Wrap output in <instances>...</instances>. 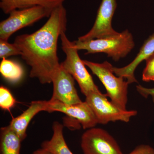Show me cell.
<instances>
[{
  "mask_svg": "<svg viewBox=\"0 0 154 154\" xmlns=\"http://www.w3.org/2000/svg\"><path fill=\"white\" fill-rule=\"evenodd\" d=\"M67 12L63 5L57 7L40 29L31 34L17 36L14 43L22 52V59L30 67V77L42 84L52 83L60 66L57 56V42L66 30Z\"/></svg>",
  "mask_w": 154,
  "mask_h": 154,
  "instance_id": "6da1fadb",
  "label": "cell"
},
{
  "mask_svg": "<svg viewBox=\"0 0 154 154\" xmlns=\"http://www.w3.org/2000/svg\"><path fill=\"white\" fill-rule=\"evenodd\" d=\"M72 42L78 50H85L86 54L104 53L116 62L125 57L135 45L132 34L128 30L105 38Z\"/></svg>",
  "mask_w": 154,
  "mask_h": 154,
  "instance_id": "7a4b0ae2",
  "label": "cell"
},
{
  "mask_svg": "<svg viewBox=\"0 0 154 154\" xmlns=\"http://www.w3.org/2000/svg\"><path fill=\"white\" fill-rule=\"evenodd\" d=\"M85 65L91 69L92 73L99 78L106 89L107 97L117 107L127 110L128 83L122 77L115 75L113 66L105 61L102 63H96L83 60Z\"/></svg>",
  "mask_w": 154,
  "mask_h": 154,
  "instance_id": "3957f363",
  "label": "cell"
},
{
  "mask_svg": "<svg viewBox=\"0 0 154 154\" xmlns=\"http://www.w3.org/2000/svg\"><path fill=\"white\" fill-rule=\"evenodd\" d=\"M60 38L62 48L66 54L65 60L60 63L61 66L76 81L81 92L85 96L93 92L100 93L83 60L80 57L79 50L75 47L72 42L69 40L66 32L61 33Z\"/></svg>",
  "mask_w": 154,
  "mask_h": 154,
  "instance_id": "277c9868",
  "label": "cell"
},
{
  "mask_svg": "<svg viewBox=\"0 0 154 154\" xmlns=\"http://www.w3.org/2000/svg\"><path fill=\"white\" fill-rule=\"evenodd\" d=\"M54 9L36 6L12 11L8 18L0 23V39L8 41L18 30L45 17H49Z\"/></svg>",
  "mask_w": 154,
  "mask_h": 154,
  "instance_id": "5b68a950",
  "label": "cell"
},
{
  "mask_svg": "<svg viewBox=\"0 0 154 154\" xmlns=\"http://www.w3.org/2000/svg\"><path fill=\"white\" fill-rule=\"evenodd\" d=\"M106 94L93 92L86 96L87 102L95 114L98 124H106L110 122H128L137 114L134 110H123L108 101Z\"/></svg>",
  "mask_w": 154,
  "mask_h": 154,
  "instance_id": "8992f818",
  "label": "cell"
},
{
  "mask_svg": "<svg viewBox=\"0 0 154 154\" xmlns=\"http://www.w3.org/2000/svg\"><path fill=\"white\" fill-rule=\"evenodd\" d=\"M81 146L84 154H124L113 137L101 128L94 127L85 131Z\"/></svg>",
  "mask_w": 154,
  "mask_h": 154,
  "instance_id": "52a82bcc",
  "label": "cell"
},
{
  "mask_svg": "<svg viewBox=\"0 0 154 154\" xmlns=\"http://www.w3.org/2000/svg\"><path fill=\"white\" fill-rule=\"evenodd\" d=\"M117 7L116 0H102L97 12L96 21L91 30L79 37V41H89L116 35L118 32L112 27V19Z\"/></svg>",
  "mask_w": 154,
  "mask_h": 154,
  "instance_id": "ba28073f",
  "label": "cell"
},
{
  "mask_svg": "<svg viewBox=\"0 0 154 154\" xmlns=\"http://www.w3.org/2000/svg\"><path fill=\"white\" fill-rule=\"evenodd\" d=\"M46 111L49 113L60 112L65 113L76 120L85 129L95 127L98 124L93 110L85 101L67 105L58 101L50 100L47 102Z\"/></svg>",
  "mask_w": 154,
  "mask_h": 154,
  "instance_id": "9c48e42d",
  "label": "cell"
},
{
  "mask_svg": "<svg viewBox=\"0 0 154 154\" xmlns=\"http://www.w3.org/2000/svg\"><path fill=\"white\" fill-rule=\"evenodd\" d=\"M74 80L71 75L60 65L52 79L53 91L50 100L58 101L67 105L82 102L75 88Z\"/></svg>",
  "mask_w": 154,
  "mask_h": 154,
  "instance_id": "30bf717a",
  "label": "cell"
},
{
  "mask_svg": "<svg viewBox=\"0 0 154 154\" xmlns=\"http://www.w3.org/2000/svg\"><path fill=\"white\" fill-rule=\"evenodd\" d=\"M154 53V33L149 36L144 42L137 55L129 64L122 68L113 66V72L117 76L126 79L128 84L137 83L134 76V72L138 66L146 60Z\"/></svg>",
  "mask_w": 154,
  "mask_h": 154,
  "instance_id": "8fae6325",
  "label": "cell"
},
{
  "mask_svg": "<svg viewBox=\"0 0 154 154\" xmlns=\"http://www.w3.org/2000/svg\"><path fill=\"white\" fill-rule=\"evenodd\" d=\"M47 102L46 101H33L28 109L11 120L9 126L18 135L22 141L27 137L26 131L32 119L39 112L46 111Z\"/></svg>",
  "mask_w": 154,
  "mask_h": 154,
  "instance_id": "7c38bea8",
  "label": "cell"
},
{
  "mask_svg": "<svg viewBox=\"0 0 154 154\" xmlns=\"http://www.w3.org/2000/svg\"><path fill=\"white\" fill-rule=\"evenodd\" d=\"M65 0H0V8L5 14L36 6L54 9L63 5Z\"/></svg>",
  "mask_w": 154,
  "mask_h": 154,
  "instance_id": "4fadbf2b",
  "label": "cell"
},
{
  "mask_svg": "<svg viewBox=\"0 0 154 154\" xmlns=\"http://www.w3.org/2000/svg\"><path fill=\"white\" fill-rule=\"evenodd\" d=\"M63 129V125L58 122H54L52 137L50 140L42 143L41 148L53 154H73L65 140Z\"/></svg>",
  "mask_w": 154,
  "mask_h": 154,
  "instance_id": "5bb4252c",
  "label": "cell"
},
{
  "mask_svg": "<svg viewBox=\"0 0 154 154\" xmlns=\"http://www.w3.org/2000/svg\"><path fill=\"white\" fill-rule=\"evenodd\" d=\"M22 141L9 125L0 131V154H20Z\"/></svg>",
  "mask_w": 154,
  "mask_h": 154,
  "instance_id": "9a60e30c",
  "label": "cell"
},
{
  "mask_svg": "<svg viewBox=\"0 0 154 154\" xmlns=\"http://www.w3.org/2000/svg\"><path fill=\"white\" fill-rule=\"evenodd\" d=\"M0 72L6 79L17 82L21 79L24 71L22 66L14 61L3 59L0 63Z\"/></svg>",
  "mask_w": 154,
  "mask_h": 154,
  "instance_id": "2e32d148",
  "label": "cell"
},
{
  "mask_svg": "<svg viewBox=\"0 0 154 154\" xmlns=\"http://www.w3.org/2000/svg\"><path fill=\"white\" fill-rule=\"evenodd\" d=\"M22 52L16 43H9L8 40L0 39V58L7 59L12 56L22 55Z\"/></svg>",
  "mask_w": 154,
  "mask_h": 154,
  "instance_id": "e0dca14e",
  "label": "cell"
},
{
  "mask_svg": "<svg viewBox=\"0 0 154 154\" xmlns=\"http://www.w3.org/2000/svg\"><path fill=\"white\" fill-rule=\"evenodd\" d=\"M16 103V100L5 87L0 88V107L4 110H10Z\"/></svg>",
  "mask_w": 154,
  "mask_h": 154,
  "instance_id": "ac0fdd59",
  "label": "cell"
},
{
  "mask_svg": "<svg viewBox=\"0 0 154 154\" xmlns=\"http://www.w3.org/2000/svg\"><path fill=\"white\" fill-rule=\"evenodd\" d=\"M146 67L143 72V81H154V53L146 60Z\"/></svg>",
  "mask_w": 154,
  "mask_h": 154,
  "instance_id": "d6986e66",
  "label": "cell"
},
{
  "mask_svg": "<svg viewBox=\"0 0 154 154\" xmlns=\"http://www.w3.org/2000/svg\"><path fill=\"white\" fill-rule=\"evenodd\" d=\"M128 154H154V148L149 145L141 144Z\"/></svg>",
  "mask_w": 154,
  "mask_h": 154,
  "instance_id": "ffe728a7",
  "label": "cell"
},
{
  "mask_svg": "<svg viewBox=\"0 0 154 154\" xmlns=\"http://www.w3.org/2000/svg\"><path fill=\"white\" fill-rule=\"evenodd\" d=\"M136 90L139 94L144 98H147L149 96H151L154 103V88H146L139 85L136 86Z\"/></svg>",
  "mask_w": 154,
  "mask_h": 154,
  "instance_id": "44dd1931",
  "label": "cell"
},
{
  "mask_svg": "<svg viewBox=\"0 0 154 154\" xmlns=\"http://www.w3.org/2000/svg\"><path fill=\"white\" fill-rule=\"evenodd\" d=\"M32 154H53L42 149H38L33 152Z\"/></svg>",
  "mask_w": 154,
  "mask_h": 154,
  "instance_id": "7402d4cb",
  "label": "cell"
}]
</instances>
